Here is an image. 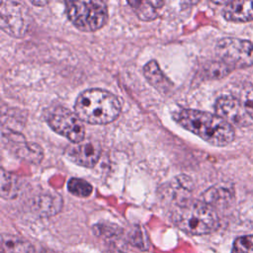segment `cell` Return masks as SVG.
<instances>
[{
    "label": "cell",
    "instance_id": "1",
    "mask_svg": "<svg viewBox=\"0 0 253 253\" xmlns=\"http://www.w3.org/2000/svg\"><path fill=\"white\" fill-rule=\"evenodd\" d=\"M174 120L184 128L215 146L227 145L235 137L232 126L216 114L182 109L174 114Z\"/></svg>",
    "mask_w": 253,
    "mask_h": 253
},
{
    "label": "cell",
    "instance_id": "2",
    "mask_svg": "<svg viewBox=\"0 0 253 253\" xmlns=\"http://www.w3.org/2000/svg\"><path fill=\"white\" fill-rule=\"evenodd\" d=\"M74 110L82 122L106 125L119 117L122 105L113 93L102 89H89L78 95Z\"/></svg>",
    "mask_w": 253,
    "mask_h": 253
},
{
    "label": "cell",
    "instance_id": "3",
    "mask_svg": "<svg viewBox=\"0 0 253 253\" xmlns=\"http://www.w3.org/2000/svg\"><path fill=\"white\" fill-rule=\"evenodd\" d=\"M173 220L181 230L192 235L208 234L218 226L214 209L203 201L182 203L175 211Z\"/></svg>",
    "mask_w": 253,
    "mask_h": 253
},
{
    "label": "cell",
    "instance_id": "4",
    "mask_svg": "<svg viewBox=\"0 0 253 253\" xmlns=\"http://www.w3.org/2000/svg\"><path fill=\"white\" fill-rule=\"evenodd\" d=\"M66 14L72 24L81 31L94 32L108 20V9L102 1H67Z\"/></svg>",
    "mask_w": 253,
    "mask_h": 253
},
{
    "label": "cell",
    "instance_id": "5",
    "mask_svg": "<svg viewBox=\"0 0 253 253\" xmlns=\"http://www.w3.org/2000/svg\"><path fill=\"white\" fill-rule=\"evenodd\" d=\"M215 51L231 70L253 65V43L247 40L223 38L217 42Z\"/></svg>",
    "mask_w": 253,
    "mask_h": 253
},
{
    "label": "cell",
    "instance_id": "6",
    "mask_svg": "<svg viewBox=\"0 0 253 253\" xmlns=\"http://www.w3.org/2000/svg\"><path fill=\"white\" fill-rule=\"evenodd\" d=\"M46 122L58 134L66 137L73 143L83 141L85 127L78 116L62 106H55L47 111Z\"/></svg>",
    "mask_w": 253,
    "mask_h": 253
},
{
    "label": "cell",
    "instance_id": "7",
    "mask_svg": "<svg viewBox=\"0 0 253 253\" xmlns=\"http://www.w3.org/2000/svg\"><path fill=\"white\" fill-rule=\"evenodd\" d=\"M32 18L28 7L19 1H2L0 7L1 29L12 37H23L29 30Z\"/></svg>",
    "mask_w": 253,
    "mask_h": 253
},
{
    "label": "cell",
    "instance_id": "8",
    "mask_svg": "<svg viewBox=\"0 0 253 253\" xmlns=\"http://www.w3.org/2000/svg\"><path fill=\"white\" fill-rule=\"evenodd\" d=\"M214 110L217 116L231 126H247L251 124L252 120L246 113L241 101L233 96L219 97L214 104Z\"/></svg>",
    "mask_w": 253,
    "mask_h": 253
},
{
    "label": "cell",
    "instance_id": "9",
    "mask_svg": "<svg viewBox=\"0 0 253 253\" xmlns=\"http://www.w3.org/2000/svg\"><path fill=\"white\" fill-rule=\"evenodd\" d=\"M2 137L7 139V146L20 158L32 163H39L43 157V152L36 143H29L25 137L17 132L7 130V133L2 131Z\"/></svg>",
    "mask_w": 253,
    "mask_h": 253
},
{
    "label": "cell",
    "instance_id": "10",
    "mask_svg": "<svg viewBox=\"0 0 253 253\" xmlns=\"http://www.w3.org/2000/svg\"><path fill=\"white\" fill-rule=\"evenodd\" d=\"M102 148L97 141L73 143L65 150V155L73 163L83 167H93L100 159Z\"/></svg>",
    "mask_w": 253,
    "mask_h": 253
},
{
    "label": "cell",
    "instance_id": "11",
    "mask_svg": "<svg viewBox=\"0 0 253 253\" xmlns=\"http://www.w3.org/2000/svg\"><path fill=\"white\" fill-rule=\"evenodd\" d=\"M62 205V199L57 193L46 191L34 199L33 209L42 216H51L60 211Z\"/></svg>",
    "mask_w": 253,
    "mask_h": 253
},
{
    "label": "cell",
    "instance_id": "12",
    "mask_svg": "<svg viewBox=\"0 0 253 253\" xmlns=\"http://www.w3.org/2000/svg\"><path fill=\"white\" fill-rule=\"evenodd\" d=\"M224 19L230 22L253 21V1H229L222 11Z\"/></svg>",
    "mask_w": 253,
    "mask_h": 253
},
{
    "label": "cell",
    "instance_id": "13",
    "mask_svg": "<svg viewBox=\"0 0 253 253\" xmlns=\"http://www.w3.org/2000/svg\"><path fill=\"white\" fill-rule=\"evenodd\" d=\"M143 74L147 81L160 93L168 94L173 89V83L163 73L155 60H150L144 65Z\"/></svg>",
    "mask_w": 253,
    "mask_h": 253
},
{
    "label": "cell",
    "instance_id": "14",
    "mask_svg": "<svg viewBox=\"0 0 253 253\" xmlns=\"http://www.w3.org/2000/svg\"><path fill=\"white\" fill-rule=\"evenodd\" d=\"M127 3L142 21H152L157 18L158 9L164 5L163 1H128Z\"/></svg>",
    "mask_w": 253,
    "mask_h": 253
},
{
    "label": "cell",
    "instance_id": "15",
    "mask_svg": "<svg viewBox=\"0 0 253 253\" xmlns=\"http://www.w3.org/2000/svg\"><path fill=\"white\" fill-rule=\"evenodd\" d=\"M1 248L3 253H34V247L29 241L10 234L1 235Z\"/></svg>",
    "mask_w": 253,
    "mask_h": 253
},
{
    "label": "cell",
    "instance_id": "16",
    "mask_svg": "<svg viewBox=\"0 0 253 253\" xmlns=\"http://www.w3.org/2000/svg\"><path fill=\"white\" fill-rule=\"evenodd\" d=\"M232 197V193L229 189L222 186H215L209 189L207 192L204 193L203 198L201 201L205 202L206 204L211 206L224 202Z\"/></svg>",
    "mask_w": 253,
    "mask_h": 253
},
{
    "label": "cell",
    "instance_id": "17",
    "mask_svg": "<svg viewBox=\"0 0 253 253\" xmlns=\"http://www.w3.org/2000/svg\"><path fill=\"white\" fill-rule=\"evenodd\" d=\"M17 178L11 173L1 170V197L3 199H14L18 194Z\"/></svg>",
    "mask_w": 253,
    "mask_h": 253
},
{
    "label": "cell",
    "instance_id": "18",
    "mask_svg": "<svg viewBox=\"0 0 253 253\" xmlns=\"http://www.w3.org/2000/svg\"><path fill=\"white\" fill-rule=\"evenodd\" d=\"M68 192L76 197L87 198L93 192L92 185L80 178H71L67 183Z\"/></svg>",
    "mask_w": 253,
    "mask_h": 253
},
{
    "label": "cell",
    "instance_id": "19",
    "mask_svg": "<svg viewBox=\"0 0 253 253\" xmlns=\"http://www.w3.org/2000/svg\"><path fill=\"white\" fill-rule=\"evenodd\" d=\"M240 101L250 117V119L253 121V84L251 83H245L241 89V96Z\"/></svg>",
    "mask_w": 253,
    "mask_h": 253
},
{
    "label": "cell",
    "instance_id": "20",
    "mask_svg": "<svg viewBox=\"0 0 253 253\" xmlns=\"http://www.w3.org/2000/svg\"><path fill=\"white\" fill-rule=\"evenodd\" d=\"M231 253H253V235L238 237L233 243Z\"/></svg>",
    "mask_w": 253,
    "mask_h": 253
},
{
    "label": "cell",
    "instance_id": "21",
    "mask_svg": "<svg viewBox=\"0 0 253 253\" xmlns=\"http://www.w3.org/2000/svg\"><path fill=\"white\" fill-rule=\"evenodd\" d=\"M94 231L96 234L102 236V237H107V238H113L115 236H118L122 233V229L118 227L115 224H97L94 226Z\"/></svg>",
    "mask_w": 253,
    "mask_h": 253
},
{
    "label": "cell",
    "instance_id": "22",
    "mask_svg": "<svg viewBox=\"0 0 253 253\" xmlns=\"http://www.w3.org/2000/svg\"><path fill=\"white\" fill-rule=\"evenodd\" d=\"M230 71L231 69L222 61L213 62L210 65L209 69H207V72L210 74V77H213V78L223 77Z\"/></svg>",
    "mask_w": 253,
    "mask_h": 253
},
{
    "label": "cell",
    "instance_id": "23",
    "mask_svg": "<svg viewBox=\"0 0 253 253\" xmlns=\"http://www.w3.org/2000/svg\"><path fill=\"white\" fill-rule=\"evenodd\" d=\"M31 3L36 6H44L48 3V1H31Z\"/></svg>",
    "mask_w": 253,
    "mask_h": 253
},
{
    "label": "cell",
    "instance_id": "24",
    "mask_svg": "<svg viewBox=\"0 0 253 253\" xmlns=\"http://www.w3.org/2000/svg\"><path fill=\"white\" fill-rule=\"evenodd\" d=\"M113 253H123V252H121V251H115V252H113Z\"/></svg>",
    "mask_w": 253,
    "mask_h": 253
}]
</instances>
